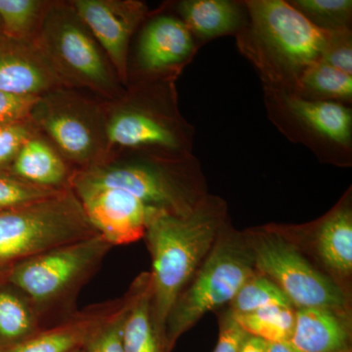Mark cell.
Returning <instances> with one entry per match:
<instances>
[{
	"label": "cell",
	"mask_w": 352,
	"mask_h": 352,
	"mask_svg": "<svg viewBox=\"0 0 352 352\" xmlns=\"http://www.w3.org/2000/svg\"><path fill=\"white\" fill-rule=\"evenodd\" d=\"M124 295V307L92 333L83 346L85 352H124L122 326L131 300V289H129Z\"/></svg>",
	"instance_id": "29"
},
{
	"label": "cell",
	"mask_w": 352,
	"mask_h": 352,
	"mask_svg": "<svg viewBox=\"0 0 352 352\" xmlns=\"http://www.w3.org/2000/svg\"><path fill=\"white\" fill-rule=\"evenodd\" d=\"M38 133L30 120L0 127V170H8L25 143Z\"/></svg>",
	"instance_id": "30"
},
{
	"label": "cell",
	"mask_w": 352,
	"mask_h": 352,
	"mask_svg": "<svg viewBox=\"0 0 352 352\" xmlns=\"http://www.w3.org/2000/svg\"><path fill=\"white\" fill-rule=\"evenodd\" d=\"M63 190L38 186L18 177L8 170H0V212L43 200Z\"/></svg>",
	"instance_id": "28"
},
{
	"label": "cell",
	"mask_w": 352,
	"mask_h": 352,
	"mask_svg": "<svg viewBox=\"0 0 352 352\" xmlns=\"http://www.w3.org/2000/svg\"><path fill=\"white\" fill-rule=\"evenodd\" d=\"M340 352H352V349H346V351H340Z\"/></svg>",
	"instance_id": "37"
},
{
	"label": "cell",
	"mask_w": 352,
	"mask_h": 352,
	"mask_svg": "<svg viewBox=\"0 0 352 352\" xmlns=\"http://www.w3.org/2000/svg\"><path fill=\"white\" fill-rule=\"evenodd\" d=\"M194 51L192 32L182 21L161 16L145 25L139 38L138 61L143 71L160 73L182 64Z\"/></svg>",
	"instance_id": "16"
},
{
	"label": "cell",
	"mask_w": 352,
	"mask_h": 352,
	"mask_svg": "<svg viewBox=\"0 0 352 352\" xmlns=\"http://www.w3.org/2000/svg\"><path fill=\"white\" fill-rule=\"evenodd\" d=\"M63 87L36 43L0 34V91L41 96Z\"/></svg>",
	"instance_id": "14"
},
{
	"label": "cell",
	"mask_w": 352,
	"mask_h": 352,
	"mask_svg": "<svg viewBox=\"0 0 352 352\" xmlns=\"http://www.w3.org/2000/svg\"><path fill=\"white\" fill-rule=\"evenodd\" d=\"M247 6L259 41L278 63L298 78L308 67L320 61L331 31L316 27L282 0L249 1Z\"/></svg>",
	"instance_id": "10"
},
{
	"label": "cell",
	"mask_w": 352,
	"mask_h": 352,
	"mask_svg": "<svg viewBox=\"0 0 352 352\" xmlns=\"http://www.w3.org/2000/svg\"><path fill=\"white\" fill-rule=\"evenodd\" d=\"M229 221L226 201L212 195L191 214L160 212L150 221L143 239L152 261L150 305L155 327L164 340L166 322L173 303Z\"/></svg>",
	"instance_id": "1"
},
{
	"label": "cell",
	"mask_w": 352,
	"mask_h": 352,
	"mask_svg": "<svg viewBox=\"0 0 352 352\" xmlns=\"http://www.w3.org/2000/svg\"><path fill=\"white\" fill-rule=\"evenodd\" d=\"M286 103L292 113L322 138L337 144H351V109L339 102L307 100L296 95L286 97Z\"/></svg>",
	"instance_id": "20"
},
{
	"label": "cell",
	"mask_w": 352,
	"mask_h": 352,
	"mask_svg": "<svg viewBox=\"0 0 352 352\" xmlns=\"http://www.w3.org/2000/svg\"><path fill=\"white\" fill-rule=\"evenodd\" d=\"M219 318V340L212 352H239L247 332L233 318L228 307H223L214 312Z\"/></svg>",
	"instance_id": "33"
},
{
	"label": "cell",
	"mask_w": 352,
	"mask_h": 352,
	"mask_svg": "<svg viewBox=\"0 0 352 352\" xmlns=\"http://www.w3.org/2000/svg\"><path fill=\"white\" fill-rule=\"evenodd\" d=\"M265 352H295L289 342H266Z\"/></svg>",
	"instance_id": "35"
},
{
	"label": "cell",
	"mask_w": 352,
	"mask_h": 352,
	"mask_svg": "<svg viewBox=\"0 0 352 352\" xmlns=\"http://www.w3.org/2000/svg\"><path fill=\"white\" fill-rule=\"evenodd\" d=\"M43 328L31 298L14 285L0 281V349L19 344Z\"/></svg>",
	"instance_id": "21"
},
{
	"label": "cell",
	"mask_w": 352,
	"mask_h": 352,
	"mask_svg": "<svg viewBox=\"0 0 352 352\" xmlns=\"http://www.w3.org/2000/svg\"><path fill=\"white\" fill-rule=\"evenodd\" d=\"M320 61L352 75L351 32L349 28L331 31L327 47Z\"/></svg>",
	"instance_id": "31"
},
{
	"label": "cell",
	"mask_w": 352,
	"mask_h": 352,
	"mask_svg": "<svg viewBox=\"0 0 352 352\" xmlns=\"http://www.w3.org/2000/svg\"><path fill=\"white\" fill-rule=\"evenodd\" d=\"M103 101L63 87L41 95L32 110L31 122L36 131L74 170H88L110 160Z\"/></svg>",
	"instance_id": "8"
},
{
	"label": "cell",
	"mask_w": 352,
	"mask_h": 352,
	"mask_svg": "<svg viewBox=\"0 0 352 352\" xmlns=\"http://www.w3.org/2000/svg\"><path fill=\"white\" fill-rule=\"evenodd\" d=\"M69 3L105 52L122 85H127L129 43L148 14L147 6L136 0H74Z\"/></svg>",
	"instance_id": "13"
},
{
	"label": "cell",
	"mask_w": 352,
	"mask_h": 352,
	"mask_svg": "<svg viewBox=\"0 0 352 352\" xmlns=\"http://www.w3.org/2000/svg\"><path fill=\"white\" fill-rule=\"evenodd\" d=\"M256 272L243 231L224 226L208 258L176 298L166 322L168 352L208 312L226 307L243 284Z\"/></svg>",
	"instance_id": "5"
},
{
	"label": "cell",
	"mask_w": 352,
	"mask_h": 352,
	"mask_svg": "<svg viewBox=\"0 0 352 352\" xmlns=\"http://www.w3.org/2000/svg\"><path fill=\"white\" fill-rule=\"evenodd\" d=\"M34 43L65 88L113 101L124 94L105 52L69 2L52 1Z\"/></svg>",
	"instance_id": "6"
},
{
	"label": "cell",
	"mask_w": 352,
	"mask_h": 352,
	"mask_svg": "<svg viewBox=\"0 0 352 352\" xmlns=\"http://www.w3.org/2000/svg\"><path fill=\"white\" fill-rule=\"evenodd\" d=\"M271 307H293L283 292L258 270L227 305L233 314H251Z\"/></svg>",
	"instance_id": "25"
},
{
	"label": "cell",
	"mask_w": 352,
	"mask_h": 352,
	"mask_svg": "<svg viewBox=\"0 0 352 352\" xmlns=\"http://www.w3.org/2000/svg\"><path fill=\"white\" fill-rule=\"evenodd\" d=\"M8 170L32 184L57 190L71 188L75 171L38 132L25 143Z\"/></svg>",
	"instance_id": "18"
},
{
	"label": "cell",
	"mask_w": 352,
	"mask_h": 352,
	"mask_svg": "<svg viewBox=\"0 0 352 352\" xmlns=\"http://www.w3.org/2000/svg\"><path fill=\"white\" fill-rule=\"evenodd\" d=\"M266 340L254 336L248 335L239 352H265Z\"/></svg>",
	"instance_id": "34"
},
{
	"label": "cell",
	"mask_w": 352,
	"mask_h": 352,
	"mask_svg": "<svg viewBox=\"0 0 352 352\" xmlns=\"http://www.w3.org/2000/svg\"><path fill=\"white\" fill-rule=\"evenodd\" d=\"M124 302L126 295L76 310L61 323L41 329L0 352H74L83 349L92 333L117 314Z\"/></svg>",
	"instance_id": "15"
},
{
	"label": "cell",
	"mask_w": 352,
	"mask_h": 352,
	"mask_svg": "<svg viewBox=\"0 0 352 352\" xmlns=\"http://www.w3.org/2000/svg\"><path fill=\"white\" fill-rule=\"evenodd\" d=\"M295 352H340L352 349V315L325 308H296L289 340Z\"/></svg>",
	"instance_id": "17"
},
{
	"label": "cell",
	"mask_w": 352,
	"mask_h": 352,
	"mask_svg": "<svg viewBox=\"0 0 352 352\" xmlns=\"http://www.w3.org/2000/svg\"><path fill=\"white\" fill-rule=\"evenodd\" d=\"M289 3L322 30L346 29L351 20V0H296Z\"/></svg>",
	"instance_id": "27"
},
{
	"label": "cell",
	"mask_w": 352,
	"mask_h": 352,
	"mask_svg": "<svg viewBox=\"0 0 352 352\" xmlns=\"http://www.w3.org/2000/svg\"><path fill=\"white\" fill-rule=\"evenodd\" d=\"M98 234L71 188L0 212V281L28 259Z\"/></svg>",
	"instance_id": "4"
},
{
	"label": "cell",
	"mask_w": 352,
	"mask_h": 352,
	"mask_svg": "<svg viewBox=\"0 0 352 352\" xmlns=\"http://www.w3.org/2000/svg\"><path fill=\"white\" fill-rule=\"evenodd\" d=\"M155 106L138 89L124 91L116 100L103 101L110 160L118 150L149 153L148 156L161 159H186L177 120Z\"/></svg>",
	"instance_id": "9"
},
{
	"label": "cell",
	"mask_w": 352,
	"mask_h": 352,
	"mask_svg": "<svg viewBox=\"0 0 352 352\" xmlns=\"http://www.w3.org/2000/svg\"><path fill=\"white\" fill-rule=\"evenodd\" d=\"M178 10L189 31L204 39L230 34L241 22L239 7L227 0H185Z\"/></svg>",
	"instance_id": "22"
},
{
	"label": "cell",
	"mask_w": 352,
	"mask_h": 352,
	"mask_svg": "<svg viewBox=\"0 0 352 352\" xmlns=\"http://www.w3.org/2000/svg\"><path fill=\"white\" fill-rule=\"evenodd\" d=\"M112 248L100 234L60 245L15 266L3 281L29 296L50 327L75 314L76 296Z\"/></svg>",
	"instance_id": "2"
},
{
	"label": "cell",
	"mask_w": 352,
	"mask_h": 352,
	"mask_svg": "<svg viewBox=\"0 0 352 352\" xmlns=\"http://www.w3.org/2000/svg\"><path fill=\"white\" fill-rule=\"evenodd\" d=\"M129 289L131 300L122 326L124 352H168L166 340L157 332L152 319L150 273H141Z\"/></svg>",
	"instance_id": "19"
},
{
	"label": "cell",
	"mask_w": 352,
	"mask_h": 352,
	"mask_svg": "<svg viewBox=\"0 0 352 352\" xmlns=\"http://www.w3.org/2000/svg\"><path fill=\"white\" fill-rule=\"evenodd\" d=\"M71 189L95 230L113 247L144 239L150 221L160 212L122 190L78 182Z\"/></svg>",
	"instance_id": "12"
},
{
	"label": "cell",
	"mask_w": 352,
	"mask_h": 352,
	"mask_svg": "<svg viewBox=\"0 0 352 352\" xmlns=\"http://www.w3.org/2000/svg\"><path fill=\"white\" fill-rule=\"evenodd\" d=\"M186 159H112L107 163L75 170L74 182L126 191L145 205L175 215L191 214L210 194L200 170Z\"/></svg>",
	"instance_id": "3"
},
{
	"label": "cell",
	"mask_w": 352,
	"mask_h": 352,
	"mask_svg": "<svg viewBox=\"0 0 352 352\" xmlns=\"http://www.w3.org/2000/svg\"><path fill=\"white\" fill-rule=\"evenodd\" d=\"M231 314L245 332L266 342H289L295 326L296 308L292 307H271L251 314Z\"/></svg>",
	"instance_id": "24"
},
{
	"label": "cell",
	"mask_w": 352,
	"mask_h": 352,
	"mask_svg": "<svg viewBox=\"0 0 352 352\" xmlns=\"http://www.w3.org/2000/svg\"><path fill=\"white\" fill-rule=\"evenodd\" d=\"M298 83L307 90L329 99L351 101L352 76L333 67L318 61L303 71Z\"/></svg>",
	"instance_id": "26"
},
{
	"label": "cell",
	"mask_w": 352,
	"mask_h": 352,
	"mask_svg": "<svg viewBox=\"0 0 352 352\" xmlns=\"http://www.w3.org/2000/svg\"><path fill=\"white\" fill-rule=\"evenodd\" d=\"M52 1L0 0L2 32L8 38L34 43Z\"/></svg>",
	"instance_id": "23"
},
{
	"label": "cell",
	"mask_w": 352,
	"mask_h": 352,
	"mask_svg": "<svg viewBox=\"0 0 352 352\" xmlns=\"http://www.w3.org/2000/svg\"><path fill=\"white\" fill-rule=\"evenodd\" d=\"M254 266L283 292L296 308L316 307L352 315V300L344 295L293 242L280 224L243 231Z\"/></svg>",
	"instance_id": "7"
},
{
	"label": "cell",
	"mask_w": 352,
	"mask_h": 352,
	"mask_svg": "<svg viewBox=\"0 0 352 352\" xmlns=\"http://www.w3.org/2000/svg\"><path fill=\"white\" fill-rule=\"evenodd\" d=\"M280 226L308 258L352 300L351 190L320 219L302 226Z\"/></svg>",
	"instance_id": "11"
},
{
	"label": "cell",
	"mask_w": 352,
	"mask_h": 352,
	"mask_svg": "<svg viewBox=\"0 0 352 352\" xmlns=\"http://www.w3.org/2000/svg\"><path fill=\"white\" fill-rule=\"evenodd\" d=\"M74 352H85V349H78V351H74Z\"/></svg>",
	"instance_id": "36"
},
{
	"label": "cell",
	"mask_w": 352,
	"mask_h": 352,
	"mask_svg": "<svg viewBox=\"0 0 352 352\" xmlns=\"http://www.w3.org/2000/svg\"><path fill=\"white\" fill-rule=\"evenodd\" d=\"M0 34H3V32H2L1 23H0Z\"/></svg>",
	"instance_id": "38"
},
{
	"label": "cell",
	"mask_w": 352,
	"mask_h": 352,
	"mask_svg": "<svg viewBox=\"0 0 352 352\" xmlns=\"http://www.w3.org/2000/svg\"><path fill=\"white\" fill-rule=\"evenodd\" d=\"M39 97L0 91V127L31 120Z\"/></svg>",
	"instance_id": "32"
}]
</instances>
